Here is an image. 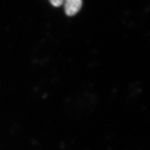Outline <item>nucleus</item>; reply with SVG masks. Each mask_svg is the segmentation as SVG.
Returning <instances> with one entry per match:
<instances>
[{"instance_id":"obj_1","label":"nucleus","mask_w":150,"mask_h":150,"mask_svg":"<svg viewBox=\"0 0 150 150\" xmlns=\"http://www.w3.org/2000/svg\"><path fill=\"white\" fill-rule=\"evenodd\" d=\"M64 11L67 16H74L81 8L82 0H64Z\"/></svg>"},{"instance_id":"obj_2","label":"nucleus","mask_w":150,"mask_h":150,"mask_svg":"<svg viewBox=\"0 0 150 150\" xmlns=\"http://www.w3.org/2000/svg\"><path fill=\"white\" fill-rule=\"evenodd\" d=\"M51 4L54 7H59L64 4V0H50Z\"/></svg>"}]
</instances>
